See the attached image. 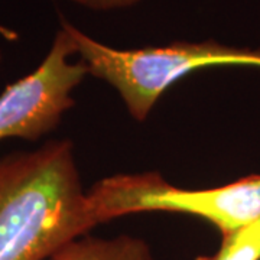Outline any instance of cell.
Wrapping results in <instances>:
<instances>
[{
  "mask_svg": "<svg viewBox=\"0 0 260 260\" xmlns=\"http://www.w3.org/2000/svg\"><path fill=\"white\" fill-rule=\"evenodd\" d=\"M195 260H260V220L223 234L217 251Z\"/></svg>",
  "mask_w": 260,
  "mask_h": 260,
  "instance_id": "obj_6",
  "label": "cell"
},
{
  "mask_svg": "<svg viewBox=\"0 0 260 260\" xmlns=\"http://www.w3.org/2000/svg\"><path fill=\"white\" fill-rule=\"evenodd\" d=\"M74 55V38L61 25L42 62L0 94V142H35L58 127L74 107V90L88 74L81 59L71 61Z\"/></svg>",
  "mask_w": 260,
  "mask_h": 260,
  "instance_id": "obj_4",
  "label": "cell"
},
{
  "mask_svg": "<svg viewBox=\"0 0 260 260\" xmlns=\"http://www.w3.org/2000/svg\"><path fill=\"white\" fill-rule=\"evenodd\" d=\"M62 26L74 38L77 55L87 65L88 74L110 84L138 121L146 120L172 84L194 71L224 65L260 67V49L223 45L213 39L116 49L85 35L64 19Z\"/></svg>",
  "mask_w": 260,
  "mask_h": 260,
  "instance_id": "obj_2",
  "label": "cell"
},
{
  "mask_svg": "<svg viewBox=\"0 0 260 260\" xmlns=\"http://www.w3.org/2000/svg\"><path fill=\"white\" fill-rule=\"evenodd\" d=\"M71 2L91 10H114L129 8L140 0H71Z\"/></svg>",
  "mask_w": 260,
  "mask_h": 260,
  "instance_id": "obj_7",
  "label": "cell"
},
{
  "mask_svg": "<svg viewBox=\"0 0 260 260\" xmlns=\"http://www.w3.org/2000/svg\"><path fill=\"white\" fill-rule=\"evenodd\" d=\"M95 225L71 140L0 158V260H48Z\"/></svg>",
  "mask_w": 260,
  "mask_h": 260,
  "instance_id": "obj_1",
  "label": "cell"
},
{
  "mask_svg": "<svg viewBox=\"0 0 260 260\" xmlns=\"http://www.w3.org/2000/svg\"><path fill=\"white\" fill-rule=\"evenodd\" d=\"M87 197L99 224L127 214L181 213L211 223L223 236L260 220V175L217 188L182 189L158 172L119 174L94 184Z\"/></svg>",
  "mask_w": 260,
  "mask_h": 260,
  "instance_id": "obj_3",
  "label": "cell"
},
{
  "mask_svg": "<svg viewBox=\"0 0 260 260\" xmlns=\"http://www.w3.org/2000/svg\"><path fill=\"white\" fill-rule=\"evenodd\" d=\"M48 260H155L152 249L140 237L120 234L112 239L84 234L65 243Z\"/></svg>",
  "mask_w": 260,
  "mask_h": 260,
  "instance_id": "obj_5",
  "label": "cell"
},
{
  "mask_svg": "<svg viewBox=\"0 0 260 260\" xmlns=\"http://www.w3.org/2000/svg\"><path fill=\"white\" fill-rule=\"evenodd\" d=\"M0 62H2V51H0Z\"/></svg>",
  "mask_w": 260,
  "mask_h": 260,
  "instance_id": "obj_9",
  "label": "cell"
},
{
  "mask_svg": "<svg viewBox=\"0 0 260 260\" xmlns=\"http://www.w3.org/2000/svg\"><path fill=\"white\" fill-rule=\"evenodd\" d=\"M5 30H6V29L3 28V26H0V35H3V34H5Z\"/></svg>",
  "mask_w": 260,
  "mask_h": 260,
  "instance_id": "obj_8",
  "label": "cell"
}]
</instances>
